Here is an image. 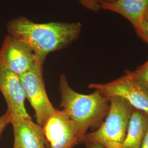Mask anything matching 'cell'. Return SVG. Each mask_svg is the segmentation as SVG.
<instances>
[{
  "mask_svg": "<svg viewBox=\"0 0 148 148\" xmlns=\"http://www.w3.org/2000/svg\"><path fill=\"white\" fill-rule=\"evenodd\" d=\"M90 89L98 90L109 99L119 97L134 109L148 115V90L134 76L133 71L126 70L117 79L106 84H90Z\"/></svg>",
  "mask_w": 148,
  "mask_h": 148,
  "instance_id": "obj_4",
  "label": "cell"
},
{
  "mask_svg": "<svg viewBox=\"0 0 148 148\" xmlns=\"http://www.w3.org/2000/svg\"></svg>",
  "mask_w": 148,
  "mask_h": 148,
  "instance_id": "obj_20",
  "label": "cell"
},
{
  "mask_svg": "<svg viewBox=\"0 0 148 148\" xmlns=\"http://www.w3.org/2000/svg\"><path fill=\"white\" fill-rule=\"evenodd\" d=\"M59 90L60 106L74 122L80 143H82L89 128L97 129L103 123L109 110L110 101L98 90L90 95L75 92L70 87L64 74L60 76Z\"/></svg>",
  "mask_w": 148,
  "mask_h": 148,
  "instance_id": "obj_2",
  "label": "cell"
},
{
  "mask_svg": "<svg viewBox=\"0 0 148 148\" xmlns=\"http://www.w3.org/2000/svg\"><path fill=\"white\" fill-rule=\"evenodd\" d=\"M140 148H148V128L144 137Z\"/></svg>",
  "mask_w": 148,
  "mask_h": 148,
  "instance_id": "obj_17",
  "label": "cell"
},
{
  "mask_svg": "<svg viewBox=\"0 0 148 148\" xmlns=\"http://www.w3.org/2000/svg\"><path fill=\"white\" fill-rule=\"evenodd\" d=\"M42 127L49 148H73L80 143L76 126L64 109H56Z\"/></svg>",
  "mask_w": 148,
  "mask_h": 148,
  "instance_id": "obj_7",
  "label": "cell"
},
{
  "mask_svg": "<svg viewBox=\"0 0 148 148\" xmlns=\"http://www.w3.org/2000/svg\"><path fill=\"white\" fill-rule=\"evenodd\" d=\"M14 134L13 148H48L42 127L30 118L12 119Z\"/></svg>",
  "mask_w": 148,
  "mask_h": 148,
  "instance_id": "obj_9",
  "label": "cell"
},
{
  "mask_svg": "<svg viewBox=\"0 0 148 148\" xmlns=\"http://www.w3.org/2000/svg\"><path fill=\"white\" fill-rule=\"evenodd\" d=\"M79 3L85 8L94 12H98L101 9V0H79Z\"/></svg>",
  "mask_w": 148,
  "mask_h": 148,
  "instance_id": "obj_14",
  "label": "cell"
},
{
  "mask_svg": "<svg viewBox=\"0 0 148 148\" xmlns=\"http://www.w3.org/2000/svg\"><path fill=\"white\" fill-rule=\"evenodd\" d=\"M134 76L148 90V60L133 71Z\"/></svg>",
  "mask_w": 148,
  "mask_h": 148,
  "instance_id": "obj_12",
  "label": "cell"
},
{
  "mask_svg": "<svg viewBox=\"0 0 148 148\" xmlns=\"http://www.w3.org/2000/svg\"><path fill=\"white\" fill-rule=\"evenodd\" d=\"M86 148H104L101 144L95 142H85Z\"/></svg>",
  "mask_w": 148,
  "mask_h": 148,
  "instance_id": "obj_16",
  "label": "cell"
},
{
  "mask_svg": "<svg viewBox=\"0 0 148 148\" xmlns=\"http://www.w3.org/2000/svg\"><path fill=\"white\" fill-rule=\"evenodd\" d=\"M37 62L35 54L27 44L10 34L5 36L0 48L1 68L20 76Z\"/></svg>",
  "mask_w": 148,
  "mask_h": 148,
  "instance_id": "obj_6",
  "label": "cell"
},
{
  "mask_svg": "<svg viewBox=\"0 0 148 148\" xmlns=\"http://www.w3.org/2000/svg\"><path fill=\"white\" fill-rule=\"evenodd\" d=\"M25 92L35 112L37 124L42 126L56 109L49 100L43 77V64L37 62L27 73L19 76Z\"/></svg>",
  "mask_w": 148,
  "mask_h": 148,
  "instance_id": "obj_5",
  "label": "cell"
},
{
  "mask_svg": "<svg viewBox=\"0 0 148 148\" xmlns=\"http://www.w3.org/2000/svg\"><path fill=\"white\" fill-rule=\"evenodd\" d=\"M144 21H148V8L147 10L146 11V12H145V13L144 18Z\"/></svg>",
  "mask_w": 148,
  "mask_h": 148,
  "instance_id": "obj_19",
  "label": "cell"
},
{
  "mask_svg": "<svg viewBox=\"0 0 148 148\" xmlns=\"http://www.w3.org/2000/svg\"><path fill=\"white\" fill-rule=\"evenodd\" d=\"M11 123V117L7 111L0 116V138L5 130V127Z\"/></svg>",
  "mask_w": 148,
  "mask_h": 148,
  "instance_id": "obj_15",
  "label": "cell"
},
{
  "mask_svg": "<svg viewBox=\"0 0 148 148\" xmlns=\"http://www.w3.org/2000/svg\"><path fill=\"white\" fill-rule=\"evenodd\" d=\"M0 91L5 99L11 120L31 117L25 106L27 98L19 75L0 67Z\"/></svg>",
  "mask_w": 148,
  "mask_h": 148,
  "instance_id": "obj_8",
  "label": "cell"
},
{
  "mask_svg": "<svg viewBox=\"0 0 148 148\" xmlns=\"http://www.w3.org/2000/svg\"><path fill=\"white\" fill-rule=\"evenodd\" d=\"M115 0H101V3H111L114 2Z\"/></svg>",
  "mask_w": 148,
  "mask_h": 148,
  "instance_id": "obj_18",
  "label": "cell"
},
{
  "mask_svg": "<svg viewBox=\"0 0 148 148\" xmlns=\"http://www.w3.org/2000/svg\"><path fill=\"white\" fill-rule=\"evenodd\" d=\"M8 34L26 43L43 64L49 53L63 49L74 42L82 31L79 22L53 21L36 23L19 16L7 24Z\"/></svg>",
  "mask_w": 148,
  "mask_h": 148,
  "instance_id": "obj_1",
  "label": "cell"
},
{
  "mask_svg": "<svg viewBox=\"0 0 148 148\" xmlns=\"http://www.w3.org/2000/svg\"><path fill=\"white\" fill-rule=\"evenodd\" d=\"M148 128V114L133 109L122 148H140Z\"/></svg>",
  "mask_w": 148,
  "mask_h": 148,
  "instance_id": "obj_11",
  "label": "cell"
},
{
  "mask_svg": "<svg viewBox=\"0 0 148 148\" xmlns=\"http://www.w3.org/2000/svg\"><path fill=\"white\" fill-rule=\"evenodd\" d=\"M110 108L104 121L93 132L86 134L83 142H95L104 148H122L133 108L121 98L109 99Z\"/></svg>",
  "mask_w": 148,
  "mask_h": 148,
  "instance_id": "obj_3",
  "label": "cell"
},
{
  "mask_svg": "<svg viewBox=\"0 0 148 148\" xmlns=\"http://www.w3.org/2000/svg\"><path fill=\"white\" fill-rule=\"evenodd\" d=\"M101 7L120 14L134 28L144 21L148 8V0H115L111 3H101Z\"/></svg>",
  "mask_w": 148,
  "mask_h": 148,
  "instance_id": "obj_10",
  "label": "cell"
},
{
  "mask_svg": "<svg viewBox=\"0 0 148 148\" xmlns=\"http://www.w3.org/2000/svg\"><path fill=\"white\" fill-rule=\"evenodd\" d=\"M135 32L139 37L144 42L148 44V22L142 21L137 27H134Z\"/></svg>",
  "mask_w": 148,
  "mask_h": 148,
  "instance_id": "obj_13",
  "label": "cell"
}]
</instances>
